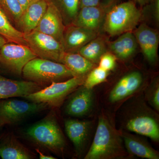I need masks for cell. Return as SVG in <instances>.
<instances>
[{"label": "cell", "instance_id": "obj_34", "mask_svg": "<svg viewBox=\"0 0 159 159\" xmlns=\"http://www.w3.org/2000/svg\"><path fill=\"white\" fill-rule=\"evenodd\" d=\"M133 1L136 4H139L141 7H143L148 4L150 2L151 0H133Z\"/></svg>", "mask_w": 159, "mask_h": 159}, {"label": "cell", "instance_id": "obj_35", "mask_svg": "<svg viewBox=\"0 0 159 159\" xmlns=\"http://www.w3.org/2000/svg\"><path fill=\"white\" fill-rule=\"evenodd\" d=\"M7 43H8V41L0 34V50L2 47Z\"/></svg>", "mask_w": 159, "mask_h": 159}, {"label": "cell", "instance_id": "obj_36", "mask_svg": "<svg viewBox=\"0 0 159 159\" xmlns=\"http://www.w3.org/2000/svg\"><path fill=\"white\" fill-rule=\"evenodd\" d=\"M115 1L116 0H103V2L102 3L107 6H112Z\"/></svg>", "mask_w": 159, "mask_h": 159}, {"label": "cell", "instance_id": "obj_31", "mask_svg": "<svg viewBox=\"0 0 159 159\" xmlns=\"http://www.w3.org/2000/svg\"><path fill=\"white\" fill-rule=\"evenodd\" d=\"M152 9L154 15L157 21H158L159 19V0H152Z\"/></svg>", "mask_w": 159, "mask_h": 159}, {"label": "cell", "instance_id": "obj_5", "mask_svg": "<svg viewBox=\"0 0 159 159\" xmlns=\"http://www.w3.org/2000/svg\"><path fill=\"white\" fill-rule=\"evenodd\" d=\"M86 76H75L64 81L52 83L24 98L31 102L46 103L49 107H59L70 94L83 84Z\"/></svg>", "mask_w": 159, "mask_h": 159}, {"label": "cell", "instance_id": "obj_28", "mask_svg": "<svg viewBox=\"0 0 159 159\" xmlns=\"http://www.w3.org/2000/svg\"><path fill=\"white\" fill-rule=\"evenodd\" d=\"M116 57L110 51H107L101 56L99 61V67L110 71L115 69L116 63Z\"/></svg>", "mask_w": 159, "mask_h": 159}, {"label": "cell", "instance_id": "obj_21", "mask_svg": "<svg viewBox=\"0 0 159 159\" xmlns=\"http://www.w3.org/2000/svg\"><path fill=\"white\" fill-rule=\"evenodd\" d=\"M138 43L133 32L123 33L117 39L108 42V49L116 58L119 59H129L136 52Z\"/></svg>", "mask_w": 159, "mask_h": 159}, {"label": "cell", "instance_id": "obj_4", "mask_svg": "<svg viewBox=\"0 0 159 159\" xmlns=\"http://www.w3.org/2000/svg\"><path fill=\"white\" fill-rule=\"evenodd\" d=\"M22 75L26 80L43 86L75 76L63 64L38 57L31 60L25 66Z\"/></svg>", "mask_w": 159, "mask_h": 159}, {"label": "cell", "instance_id": "obj_6", "mask_svg": "<svg viewBox=\"0 0 159 159\" xmlns=\"http://www.w3.org/2000/svg\"><path fill=\"white\" fill-rule=\"evenodd\" d=\"M42 102L15 99H0V126L13 125L49 108Z\"/></svg>", "mask_w": 159, "mask_h": 159}, {"label": "cell", "instance_id": "obj_13", "mask_svg": "<svg viewBox=\"0 0 159 159\" xmlns=\"http://www.w3.org/2000/svg\"><path fill=\"white\" fill-rule=\"evenodd\" d=\"M43 88V86L32 81L13 80L0 75V99L24 97Z\"/></svg>", "mask_w": 159, "mask_h": 159}, {"label": "cell", "instance_id": "obj_26", "mask_svg": "<svg viewBox=\"0 0 159 159\" xmlns=\"http://www.w3.org/2000/svg\"><path fill=\"white\" fill-rule=\"evenodd\" d=\"M0 8L13 26L22 14L23 9L18 0H0Z\"/></svg>", "mask_w": 159, "mask_h": 159}, {"label": "cell", "instance_id": "obj_11", "mask_svg": "<svg viewBox=\"0 0 159 159\" xmlns=\"http://www.w3.org/2000/svg\"><path fill=\"white\" fill-rule=\"evenodd\" d=\"M112 6L101 3L97 6L82 7L72 24L99 33L106 14Z\"/></svg>", "mask_w": 159, "mask_h": 159}, {"label": "cell", "instance_id": "obj_22", "mask_svg": "<svg viewBox=\"0 0 159 159\" xmlns=\"http://www.w3.org/2000/svg\"><path fill=\"white\" fill-rule=\"evenodd\" d=\"M61 63L65 65L75 76H85L95 67L91 62L78 53L65 52Z\"/></svg>", "mask_w": 159, "mask_h": 159}, {"label": "cell", "instance_id": "obj_14", "mask_svg": "<svg viewBox=\"0 0 159 159\" xmlns=\"http://www.w3.org/2000/svg\"><path fill=\"white\" fill-rule=\"evenodd\" d=\"M76 90L67 102L65 112L71 116H83L92 108L93 99V90L83 85L80 86Z\"/></svg>", "mask_w": 159, "mask_h": 159}, {"label": "cell", "instance_id": "obj_25", "mask_svg": "<svg viewBox=\"0 0 159 159\" xmlns=\"http://www.w3.org/2000/svg\"><path fill=\"white\" fill-rule=\"evenodd\" d=\"M0 34L8 42L25 45L27 44L22 32L17 30L12 25L6 13L0 8Z\"/></svg>", "mask_w": 159, "mask_h": 159}, {"label": "cell", "instance_id": "obj_24", "mask_svg": "<svg viewBox=\"0 0 159 159\" xmlns=\"http://www.w3.org/2000/svg\"><path fill=\"white\" fill-rule=\"evenodd\" d=\"M58 9L65 26L74 23L80 9V0H48Z\"/></svg>", "mask_w": 159, "mask_h": 159}, {"label": "cell", "instance_id": "obj_18", "mask_svg": "<svg viewBox=\"0 0 159 159\" xmlns=\"http://www.w3.org/2000/svg\"><path fill=\"white\" fill-rule=\"evenodd\" d=\"M0 157L2 159H32L34 155L13 134L9 133L0 139Z\"/></svg>", "mask_w": 159, "mask_h": 159}, {"label": "cell", "instance_id": "obj_2", "mask_svg": "<svg viewBox=\"0 0 159 159\" xmlns=\"http://www.w3.org/2000/svg\"><path fill=\"white\" fill-rule=\"evenodd\" d=\"M25 134L36 145L55 154H61L65 148V139L54 112L29 127Z\"/></svg>", "mask_w": 159, "mask_h": 159}, {"label": "cell", "instance_id": "obj_17", "mask_svg": "<svg viewBox=\"0 0 159 159\" xmlns=\"http://www.w3.org/2000/svg\"><path fill=\"white\" fill-rule=\"evenodd\" d=\"M143 81L142 74L138 71L128 73L119 80L111 91L110 101L116 102L130 96L138 90Z\"/></svg>", "mask_w": 159, "mask_h": 159}, {"label": "cell", "instance_id": "obj_19", "mask_svg": "<svg viewBox=\"0 0 159 159\" xmlns=\"http://www.w3.org/2000/svg\"><path fill=\"white\" fill-rule=\"evenodd\" d=\"M91 122L75 119L65 121L66 133L72 143L77 154L82 152L88 137Z\"/></svg>", "mask_w": 159, "mask_h": 159}, {"label": "cell", "instance_id": "obj_9", "mask_svg": "<svg viewBox=\"0 0 159 159\" xmlns=\"http://www.w3.org/2000/svg\"><path fill=\"white\" fill-rule=\"evenodd\" d=\"M44 14L34 30L48 34L62 44L65 25L62 16L56 7L50 1Z\"/></svg>", "mask_w": 159, "mask_h": 159}, {"label": "cell", "instance_id": "obj_30", "mask_svg": "<svg viewBox=\"0 0 159 159\" xmlns=\"http://www.w3.org/2000/svg\"><path fill=\"white\" fill-rule=\"evenodd\" d=\"M101 3V0H80V8L98 6Z\"/></svg>", "mask_w": 159, "mask_h": 159}, {"label": "cell", "instance_id": "obj_12", "mask_svg": "<svg viewBox=\"0 0 159 159\" xmlns=\"http://www.w3.org/2000/svg\"><path fill=\"white\" fill-rule=\"evenodd\" d=\"M99 33L71 24L65 26L63 36L62 45L66 53H77L80 49Z\"/></svg>", "mask_w": 159, "mask_h": 159}, {"label": "cell", "instance_id": "obj_20", "mask_svg": "<svg viewBox=\"0 0 159 159\" xmlns=\"http://www.w3.org/2000/svg\"><path fill=\"white\" fill-rule=\"evenodd\" d=\"M125 148L129 153L143 158L159 159V153L143 139L132 134L121 133Z\"/></svg>", "mask_w": 159, "mask_h": 159}, {"label": "cell", "instance_id": "obj_10", "mask_svg": "<svg viewBox=\"0 0 159 159\" xmlns=\"http://www.w3.org/2000/svg\"><path fill=\"white\" fill-rule=\"evenodd\" d=\"M133 33L145 58L150 63L154 64L158 57L159 37L157 31L142 23L134 30Z\"/></svg>", "mask_w": 159, "mask_h": 159}, {"label": "cell", "instance_id": "obj_23", "mask_svg": "<svg viewBox=\"0 0 159 159\" xmlns=\"http://www.w3.org/2000/svg\"><path fill=\"white\" fill-rule=\"evenodd\" d=\"M108 51V41L104 36L99 34L80 49L77 53L94 64Z\"/></svg>", "mask_w": 159, "mask_h": 159}, {"label": "cell", "instance_id": "obj_29", "mask_svg": "<svg viewBox=\"0 0 159 159\" xmlns=\"http://www.w3.org/2000/svg\"><path fill=\"white\" fill-rule=\"evenodd\" d=\"M148 99L151 105L156 110H159V83L156 82L148 92Z\"/></svg>", "mask_w": 159, "mask_h": 159}, {"label": "cell", "instance_id": "obj_27", "mask_svg": "<svg viewBox=\"0 0 159 159\" xmlns=\"http://www.w3.org/2000/svg\"><path fill=\"white\" fill-rule=\"evenodd\" d=\"M109 74V71L99 67H94L86 75L83 85L87 88L93 89L95 86L104 82Z\"/></svg>", "mask_w": 159, "mask_h": 159}, {"label": "cell", "instance_id": "obj_37", "mask_svg": "<svg viewBox=\"0 0 159 159\" xmlns=\"http://www.w3.org/2000/svg\"><path fill=\"white\" fill-rule=\"evenodd\" d=\"M1 127H1V126H0V129H1Z\"/></svg>", "mask_w": 159, "mask_h": 159}, {"label": "cell", "instance_id": "obj_32", "mask_svg": "<svg viewBox=\"0 0 159 159\" xmlns=\"http://www.w3.org/2000/svg\"><path fill=\"white\" fill-rule=\"evenodd\" d=\"M22 8L23 9V11L27 9L30 5L32 3L38 1V0H18Z\"/></svg>", "mask_w": 159, "mask_h": 159}, {"label": "cell", "instance_id": "obj_3", "mask_svg": "<svg viewBox=\"0 0 159 159\" xmlns=\"http://www.w3.org/2000/svg\"><path fill=\"white\" fill-rule=\"evenodd\" d=\"M142 11L134 1L112 6L106 14L102 29L111 36L133 32L141 20Z\"/></svg>", "mask_w": 159, "mask_h": 159}, {"label": "cell", "instance_id": "obj_15", "mask_svg": "<svg viewBox=\"0 0 159 159\" xmlns=\"http://www.w3.org/2000/svg\"><path fill=\"white\" fill-rule=\"evenodd\" d=\"M48 7L47 0H38L23 11L15 27L23 34L34 31Z\"/></svg>", "mask_w": 159, "mask_h": 159}, {"label": "cell", "instance_id": "obj_16", "mask_svg": "<svg viewBox=\"0 0 159 159\" xmlns=\"http://www.w3.org/2000/svg\"><path fill=\"white\" fill-rule=\"evenodd\" d=\"M125 127L131 132L148 137L155 142L159 141L158 122L150 115L140 114L134 116L126 121Z\"/></svg>", "mask_w": 159, "mask_h": 159}, {"label": "cell", "instance_id": "obj_1", "mask_svg": "<svg viewBox=\"0 0 159 159\" xmlns=\"http://www.w3.org/2000/svg\"><path fill=\"white\" fill-rule=\"evenodd\" d=\"M125 153L121 133L106 117H99L93 143L84 159L122 158Z\"/></svg>", "mask_w": 159, "mask_h": 159}, {"label": "cell", "instance_id": "obj_33", "mask_svg": "<svg viewBox=\"0 0 159 159\" xmlns=\"http://www.w3.org/2000/svg\"><path fill=\"white\" fill-rule=\"evenodd\" d=\"M35 150L37 152L38 154L39 155V158L40 159H55L56 158H54V157L52 156L46 155L44 153L42 152L39 149L36 148Z\"/></svg>", "mask_w": 159, "mask_h": 159}, {"label": "cell", "instance_id": "obj_7", "mask_svg": "<svg viewBox=\"0 0 159 159\" xmlns=\"http://www.w3.org/2000/svg\"><path fill=\"white\" fill-rule=\"evenodd\" d=\"M24 34L27 46L37 57L61 63L65 52L61 43L50 35L35 30Z\"/></svg>", "mask_w": 159, "mask_h": 159}, {"label": "cell", "instance_id": "obj_8", "mask_svg": "<svg viewBox=\"0 0 159 159\" xmlns=\"http://www.w3.org/2000/svg\"><path fill=\"white\" fill-rule=\"evenodd\" d=\"M37 57L28 46L8 42L0 50V68L20 76L25 66Z\"/></svg>", "mask_w": 159, "mask_h": 159}]
</instances>
